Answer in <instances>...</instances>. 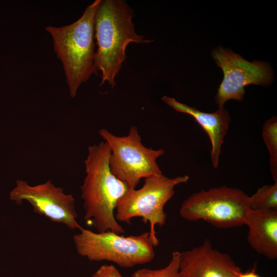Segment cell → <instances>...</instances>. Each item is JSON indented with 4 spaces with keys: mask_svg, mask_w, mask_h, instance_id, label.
I'll return each mask as SVG.
<instances>
[{
    "mask_svg": "<svg viewBox=\"0 0 277 277\" xmlns=\"http://www.w3.org/2000/svg\"><path fill=\"white\" fill-rule=\"evenodd\" d=\"M181 252L174 251L171 254L169 264L158 269H139L134 271L131 277H181L179 267Z\"/></svg>",
    "mask_w": 277,
    "mask_h": 277,
    "instance_id": "15",
    "label": "cell"
},
{
    "mask_svg": "<svg viewBox=\"0 0 277 277\" xmlns=\"http://www.w3.org/2000/svg\"><path fill=\"white\" fill-rule=\"evenodd\" d=\"M10 198L17 205L27 201L36 213L52 222L62 224L71 230L82 228L77 221L78 214L73 195L65 193L63 189L55 186L51 180L35 186L18 180L10 192Z\"/></svg>",
    "mask_w": 277,
    "mask_h": 277,
    "instance_id": "9",
    "label": "cell"
},
{
    "mask_svg": "<svg viewBox=\"0 0 277 277\" xmlns=\"http://www.w3.org/2000/svg\"><path fill=\"white\" fill-rule=\"evenodd\" d=\"M245 225L247 241L257 252L269 260L277 258V210L249 209Z\"/></svg>",
    "mask_w": 277,
    "mask_h": 277,
    "instance_id": "12",
    "label": "cell"
},
{
    "mask_svg": "<svg viewBox=\"0 0 277 277\" xmlns=\"http://www.w3.org/2000/svg\"><path fill=\"white\" fill-rule=\"evenodd\" d=\"M239 277H261L256 272L254 269L245 273L241 272Z\"/></svg>",
    "mask_w": 277,
    "mask_h": 277,
    "instance_id": "17",
    "label": "cell"
},
{
    "mask_svg": "<svg viewBox=\"0 0 277 277\" xmlns=\"http://www.w3.org/2000/svg\"><path fill=\"white\" fill-rule=\"evenodd\" d=\"M262 136L269 153L271 175L277 182V118L273 116L265 122L262 127Z\"/></svg>",
    "mask_w": 277,
    "mask_h": 277,
    "instance_id": "13",
    "label": "cell"
},
{
    "mask_svg": "<svg viewBox=\"0 0 277 277\" xmlns=\"http://www.w3.org/2000/svg\"><path fill=\"white\" fill-rule=\"evenodd\" d=\"M88 152L84 161L86 176L81 187L84 219L97 232L109 230L123 235L125 230L116 220L114 211L129 188L110 171L111 148L107 142L89 146Z\"/></svg>",
    "mask_w": 277,
    "mask_h": 277,
    "instance_id": "1",
    "label": "cell"
},
{
    "mask_svg": "<svg viewBox=\"0 0 277 277\" xmlns=\"http://www.w3.org/2000/svg\"><path fill=\"white\" fill-rule=\"evenodd\" d=\"M248 207L252 210H277V182L263 186L249 196Z\"/></svg>",
    "mask_w": 277,
    "mask_h": 277,
    "instance_id": "14",
    "label": "cell"
},
{
    "mask_svg": "<svg viewBox=\"0 0 277 277\" xmlns=\"http://www.w3.org/2000/svg\"><path fill=\"white\" fill-rule=\"evenodd\" d=\"M99 134L111 148L109 164L111 173L129 189H135L143 178L163 174L157 159L165 151L145 147L136 126H131L126 136H116L105 129H100Z\"/></svg>",
    "mask_w": 277,
    "mask_h": 277,
    "instance_id": "7",
    "label": "cell"
},
{
    "mask_svg": "<svg viewBox=\"0 0 277 277\" xmlns=\"http://www.w3.org/2000/svg\"><path fill=\"white\" fill-rule=\"evenodd\" d=\"M73 235L78 254L90 261H107L131 268L150 262L155 256L154 244L149 232L124 236L111 231L94 232L81 228Z\"/></svg>",
    "mask_w": 277,
    "mask_h": 277,
    "instance_id": "4",
    "label": "cell"
},
{
    "mask_svg": "<svg viewBox=\"0 0 277 277\" xmlns=\"http://www.w3.org/2000/svg\"><path fill=\"white\" fill-rule=\"evenodd\" d=\"M249 196L242 190L222 186L202 189L187 198L180 208L184 220H203L220 228L245 225Z\"/></svg>",
    "mask_w": 277,
    "mask_h": 277,
    "instance_id": "6",
    "label": "cell"
},
{
    "mask_svg": "<svg viewBox=\"0 0 277 277\" xmlns=\"http://www.w3.org/2000/svg\"><path fill=\"white\" fill-rule=\"evenodd\" d=\"M91 277H125L113 265H102L92 274Z\"/></svg>",
    "mask_w": 277,
    "mask_h": 277,
    "instance_id": "16",
    "label": "cell"
},
{
    "mask_svg": "<svg viewBox=\"0 0 277 277\" xmlns=\"http://www.w3.org/2000/svg\"><path fill=\"white\" fill-rule=\"evenodd\" d=\"M162 99L175 110L192 116L206 132L212 146L210 153L212 164L213 168H217L221 147L230 123L228 111L223 107L212 113H206L180 103L173 97L165 95Z\"/></svg>",
    "mask_w": 277,
    "mask_h": 277,
    "instance_id": "11",
    "label": "cell"
},
{
    "mask_svg": "<svg viewBox=\"0 0 277 277\" xmlns=\"http://www.w3.org/2000/svg\"><path fill=\"white\" fill-rule=\"evenodd\" d=\"M187 175L169 178L163 174L144 179L143 186L138 189H130L118 200L115 217L117 221L131 224V220L140 217L145 223H149L150 236L154 246L159 244L155 227L163 226L167 214L164 206L173 196L176 186L187 183Z\"/></svg>",
    "mask_w": 277,
    "mask_h": 277,
    "instance_id": "5",
    "label": "cell"
},
{
    "mask_svg": "<svg viewBox=\"0 0 277 277\" xmlns=\"http://www.w3.org/2000/svg\"><path fill=\"white\" fill-rule=\"evenodd\" d=\"M102 1L93 2L82 16L71 24L45 28L52 38L54 50L62 63L72 98L76 96L80 86L97 72L94 21Z\"/></svg>",
    "mask_w": 277,
    "mask_h": 277,
    "instance_id": "3",
    "label": "cell"
},
{
    "mask_svg": "<svg viewBox=\"0 0 277 277\" xmlns=\"http://www.w3.org/2000/svg\"><path fill=\"white\" fill-rule=\"evenodd\" d=\"M181 277H239L240 267L227 253L212 248L209 240L181 252Z\"/></svg>",
    "mask_w": 277,
    "mask_h": 277,
    "instance_id": "10",
    "label": "cell"
},
{
    "mask_svg": "<svg viewBox=\"0 0 277 277\" xmlns=\"http://www.w3.org/2000/svg\"><path fill=\"white\" fill-rule=\"evenodd\" d=\"M133 16L132 10L123 0L102 1L96 12L95 66L102 73L101 86L107 82L112 88L114 87L115 77L127 57L126 49L129 44L152 41L136 33Z\"/></svg>",
    "mask_w": 277,
    "mask_h": 277,
    "instance_id": "2",
    "label": "cell"
},
{
    "mask_svg": "<svg viewBox=\"0 0 277 277\" xmlns=\"http://www.w3.org/2000/svg\"><path fill=\"white\" fill-rule=\"evenodd\" d=\"M211 55L224 73L223 80L215 96L219 108L229 100L241 101L248 85L266 86L273 80V71L267 63L255 60L250 62L240 55L223 47L213 50Z\"/></svg>",
    "mask_w": 277,
    "mask_h": 277,
    "instance_id": "8",
    "label": "cell"
}]
</instances>
